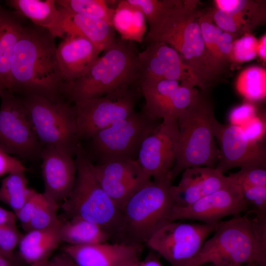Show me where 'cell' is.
<instances>
[{"instance_id": "obj_1", "label": "cell", "mask_w": 266, "mask_h": 266, "mask_svg": "<svg viewBox=\"0 0 266 266\" xmlns=\"http://www.w3.org/2000/svg\"><path fill=\"white\" fill-rule=\"evenodd\" d=\"M55 39L48 29L25 24L11 61L9 90L53 101L65 99Z\"/></svg>"}, {"instance_id": "obj_28", "label": "cell", "mask_w": 266, "mask_h": 266, "mask_svg": "<svg viewBox=\"0 0 266 266\" xmlns=\"http://www.w3.org/2000/svg\"><path fill=\"white\" fill-rule=\"evenodd\" d=\"M112 26L122 39L141 43L147 31L142 11L127 0H118L112 20Z\"/></svg>"}, {"instance_id": "obj_42", "label": "cell", "mask_w": 266, "mask_h": 266, "mask_svg": "<svg viewBox=\"0 0 266 266\" xmlns=\"http://www.w3.org/2000/svg\"><path fill=\"white\" fill-rule=\"evenodd\" d=\"M28 170L20 161L0 149V177L14 171Z\"/></svg>"}, {"instance_id": "obj_43", "label": "cell", "mask_w": 266, "mask_h": 266, "mask_svg": "<svg viewBox=\"0 0 266 266\" xmlns=\"http://www.w3.org/2000/svg\"><path fill=\"white\" fill-rule=\"evenodd\" d=\"M50 261L52 266H79L63 252L55 256Z\"/></svg>"}, {"instance_id": "obj_26", "label": "cell", "mask_w": 266, "mask_h": 266, "mask_svg": "<svg viewBox=\"0 0 266 266\" xmlns=\"http://www.w3.org/2000/svg\"><path fill=\"white\" fill-rule=\"evenodd\" d=\"M24 18L14 10L0 6V80L10 85V66L14 48L25 25Z\"/></svg>"}, {"instance_id": "obj_16", "label": "cell", "mask_w": 266, "mask_h": 266, "mask_svg": "<svg viewBox=\"0 0 266 266\" xmlns=\"http://www.w3.org/2000/svg\"><path fill=\"white\" fill-rule=\"evenodd\" d=\"M138 81L175 80L184 85L197 86L192 70L179 54L164 42L147 43L146 48L138 53Z\"/></svg>"}, {"instance_id": "obj_35", "label": "cell", "mask_w": 266, "mask_h": 266, "mask_svg": "<svg viewBox=\"0 0 266 266\" xmlns=\"http://www.w3.org/2000/svg\"><path fill=\"white\" fill-rule=\"evenodd\" d=\"M59 208L60 204L44 194L26 231L46 229L58 224L61 221L57 215Z\"/></svg>"}, {"instance_id": "obj_7", "label": "cell", "mask_w": 266, "mask_h": 266, "mask_svg": "<svg viewBox=\"0 0 266 266\" xmlns=\"http://www.w3.org/2000/svg\"><path fill=\"white\" fill-rule=\"evenodd\" d=\"M170 179L151 180L120 208L123 242L145 243L165 223L173 205Z\"/></svg>"}, {"instance_id": "obj_5", "label": "cell", "mask_w": 266, "mask_h": 266, "mask_svg": "<svg viewBox=\"0 0 266 266\" xmlns=\"http://www.w3.org/2000/svg\"><path fill=\"white\" fill-rule=\"evenodd\" d=\"M199 0H184V4L173 13L160 32L145 40L164 42L175 49L191 69L200 90H210L221 82L209 69L199 19L205 12Z\"/></svg>"}, {"instance_id": "obj_41", "label": "cell", "mask_w": 266, "mask_h": 266, "mask_svg": "<svg viewBox=\"0 0 266 266\" xmlns=\"http://www.w3.org/2000/svg\"><path fill=\"white\" fill-rule=\"evenodd\" d=\"M257 115L255 106L248 102L234 108L229 115V119L231 124L241 127Z\"/></svg>"}, {"instance_id": "obj_39", "label": "cell", "mask_w": 266, "mask_h": 266, "mask_svg": "<svg viewBox=\"0 0 266 266\" xmlns=\"http://www.w3.org/2000/svg\"><path fill=\"white\" fill-rule=\"evenodd\" d=\"M44 196L43 193H38L30 188L28 197L16 213V217L23 229L26 231L34 211Z\"/></svg>"}, {"instance_id": "obj_34", "label": "cell", "mask_w": 266, "mask_h": 266, "mask_svg": "<svg viewBox=\"0 0 266 266\" xmlns=\"http://www.w3.org/2000/svg\"><path fill=\"white\" fill-rule=\"evenodd\" d=\"M57 5L72 11L104 21L112 26L115 8L104 0H55Z\"/></svg>"}, {"instance_id": "obj_33", "label": "cell", "mask_w": 266, "mask_h": 266, "mask_svg": "<svg viewBox=\"0 0 266 266\" xmlns=\"http://www.w3.org/2000/svg\"><path fill=\"white\" fill-rule=\"evenodd\" d=\"M235 86L238 92L250 101L264 99L266 97V69L252 66L243 69L236 78Z\"/></svg>"}, {"instance_id": "obj_27", "label": "cell", "mask_w": 266, "mask_h": 266, "mask_svg": "<svg viewBox=\"0 0 266 266\" xmlns=\"http://www.w3.org/2000/svg\"><path fill=\"white\" fill-rule=\"evenodd\" d=\"M62 221L51 228L27 232L22 235L18 246L22 258L30 265L48 260L49 257L61 241Z\"/></svg>"}, {"instance_id": "obj_17", "label": "cell", "mask_w": 266, "mask_h": 266, "mask_svg": "<svg viewBox=\"0 0 266 266\" xmlns=\"http://www.w3.org/2000/svg\"><path fill=\"white\" fill-rule=\"evenodd\" d=\"M137 83L145 100L143 108L162 120L177 119L199 90L175 80H140Z\"/></svg>"}, {"instance_id": "obj_38", "label": "cell", "mask_w": 266, "mask_h": 266, "mask_svg": "<svg viewBox=\"0 0 266 266\" xmlns=\"http://www.w3.org/2000/svg\"><path fill=\"white\" fill-rule=\"evenodd\" d=\"M22 236L15 225H0V253L6 257L14 258V250Z\"/></svg>"}, {"instance_id": "obj_10", "label": "cell", "mask_w": 266, "mask_h": 266, "mask_svg": "<svg viewBox=\"0 0 266 266\" xmlns=\"http://www.w3.org/2000/svg\"><path fill=\"white\" fill-rule=\"evenodd\" d=\"M215 227L216 224L168 222L145 243L171 266H189Z\"/></svg>"}, {"instance_id": "obj_15", "label": "cell", "mask_w": 266, "mask_h": 266, "mask_svg": "<svg viewBox=\"0 0 266 266\" xmlns=\"http://www.w3.org/2000/svg\"><path fill=\"white\" fill-rule=\"evenodd\" d=\"M214 135L219 152L215 168L222 173L236 167L259 166L266 168L264 143L249 141L240 126L224 124L216 118L212 122Z\"/></svg>"}, {"instance_id": "obj_49", "label": "cell", "mask_w": 266, "mask_h": 266, "mask_svg": "<svg viewBox=\"0 0 266 266\" xmlns=\"http://www.w3.org/2000/svg\"><path fill=\"white\" fill-rule=\"evenodd\" d=\"M5 89H6L3 83L0 80V94Z\"/></svg>"}, {"instance_id": "obj_31", "label": "cell", "mask_w": 266, "mask_h": 266, "mask_svg": "<svg viewBox=\"0 0 266 266\" xmlns=\"http://www.w3.org/2000/svg\"><path fill=\"white\" fill-rule=\"evenodd\" d=\"M5 2L24 18L48 30L54 24L59 13L55 0H8Z\"/></svg>"}, {"instance_id": "obj_40", "label": "cell", "mask_w": 266, "mask_h": 266, "mask_svg": "<svg viewBox=\"0 0 266 266\" xmlns=\"http://www.w3.org/2000/svg\"><path fill=\"white\" fill-rule=\"evenodd\" d=\"M245 135L250 141L264 143L266 134V125L264 119L257 115L244 125L241 126Z\"/></svg>"}, {"instance_id": "obj_32", "label": "cell", "mask_w": 266, "mask_h": 266, "mask_svg": "<svg viewBox=\"0 0 266 266\" xmlns=\"http://www.w3.org/2000/svg\"><path fill=\"white\" fill-rule=\"evenodd\" d=\"M25 172L17 171L7 174L0 186V201L8 205L15 215L25 201L30 190Z\"/></svg>"}, {"instance_id": "obj_24", "label": "cell", "mask_w": 266, "mask_h": 266, "mask_svg": "<svg viewBox=\"0 0 266 266\" xmlns=\"http://www.w3.org/2000/svg\"><path fill=\"white\" fill-rule=\"evenodd\" d=\"M101 52L88 39L66 36L57 46V56L64 82L73 81L86 73Z\"/></svg>"}, {"instance_id": "obj_21", "label": "cell", "mask_w": 266, "mask_h": 266, "mask_svg": "<svg viewBox=\"0 0 266 266\" xmlns=\"http://www.w3.org/2000/svg\"><path fill=\"white\" fill-rule=\"evenodd\" d=\"M40 159L43 193L60 205L69 196L74 186L76 174L75 160L73 156L52 147H43Z\"/></svg>"}, {"instance_id": "obj_8", "label": "cell", "mask_w": 266, "mask_h": 266, "mask_svg": "<svg viewBox=\"0 0 266 266\" xmlns=\"http://www.w3.org/2000/svg\"><path fill=\"white\" fill-rule=\"evenodd\" d=\"M162 120L144 108L98 133L83 149L94 165L122 160H136L143 139Z\"/></svg>"}, {"instance_id": "obj_12", "label": "cell", "mask_w": 266, "mask_h": 266, "mask_svg": "<svg viewBox=\"0 0 266 266\" xmlns=\"http://www.w3.org/2000/svg\"><path fill=\"white\" fill-rule=\"evenodd\" d=\"M136 102V93L130 88L74 103L79 142L126 118L135 111Z\"/></svg>"}, {"instance_id": "obj_19", "label": "cell", "mask_w": 266, "mask_h": 266, "mask_svg": "<svg viewBox=\"0 0 266 266\" xmlns=\"http://www.w3.org/2000/svg\"><path fill=\"white\" fill-rule=\"evenodd\" d=\"M209 9L213 22L236 38L251 32L266 22L264 0H215Z\"/></svg>"}, {"instance_id": "obj_20", "label": "cell", "mask_w": 266, "mask_h": 266, "mask_svg": "<svg viewBox=\"0 0 266 266\" xmlns=\"http://www.w3.org/2000/svg\"><path fill=\"white\" fill-rule=\"evenodd\" d=\"M142 247L140 243L100 242L66 245L63 252L79 266H137Z\"/></svg>"}, {"instance_id": "obj_37", "label": "cell", "mask_w": 266, "mask_h": 266, "mask_svg": "<svg viewBox=\"0 0 266 266\" xmlns=\"http://www.w3.org/2000/svg\"><path fill=\"white\" fill-rule=\"evenodd\" d=\"M231 181L238 186L256 185L266 186V168L259 166H248L240 168L228 176Z\"/></svg>"}, {"instance_id": "obj_4", "label": "cell", "mask_w": 266, "mask_h": 266, "mask_svg": "<svg viewBox=\"0 0 266 266\" xmlns=\"http://www.w3.org/2000/svg\"><path fill=\"white\" fill-rule=\"evenodd\" d=\"M215 118L210 90H199L177 119L179 137L171 182L188 168L216 167L219 152L212 129Z\"/></svg>"}, {"instance_id": "obj_47", "label": "cell", "mask_w": 266, "mask_h": 266, "mask_svg": "<svg viewBox=\"0 0 266 266\" xmlns=\"http://www.w3.org/2000/svg\"><path fill=\"white\" fill-rule=\"evenodd\" d=\"M200 266H257L255 265H233V266H218V265H215L211 263H207L205 264L204 265H202Z\"/></svg>"}, {"instance_id": "obj_6", "label": "cell", "mask_w": 266, "mask_h": 266, "mask_svg": "<svg viewBox=\"0 0 266 266\" xmlns=\"http://www.w3.org/2000/svg\"><path fill=\"white\" fill-rule=\"evenodd\" d=\"M75 180L69 196L60 204L67 219L80 218L103 229L111 236L121 237L120 208L99 183L94 164L82 144L75 154Z\"/></svg>"}, {"instance_id": "obj_25", "label": "cell", "mask_w": 266, "mask_h": 266, "mask_svg": "<svg viewBox=\"0 0 266 266\" xmlns=\"http://www.w3.org/2000/svg\"><path fill=\"white\" fill-rule=\"evenodd\" d=\"M206 52L208 66L221 82L232 69L231 53L233 42L236 38L224 32L213 22L209 10H205L199 19Z\"/></svg>"}, {"instance_id": "obj_9", "label": "cell", "mask_w": 266, "mask_h": 266, "mask_svg": "<svg viewBox=\"0 0 266 266\" xmlns=\"http://www.w3.org/2000/svg\"><path fill=\"white\" fill-rule=\"evenodd\" d=\"M21 100L42 148L54 147L75 156L81 143L71 102L36 96H24Z\"/></svg>"}, {"instance_id": "obj_11", "label": "cell", "mask_w": 266, "mask_h": 266, "mask_svg": "<svg viewBox=\"0 0 266 266\" xmlns=\"http://www.w3.org/2000/svg\"><path fill=\"white\" fill-rule=\"evenodd\" d=\"M0 98V149L29 161L40 159L42 147L21 99L8 89Z\"/></svg>"}, {"instance_id": "obj_2", "label": "cell", "mask_w": 266, "mask_h": 266, "mask_svg": "<svg viewBox=\"0 0 266 266\" xmlns=\"http://www.w3.org/2000/svg\"><path fill=\"white\" fill-rule=\"evenodd\" d=\"M238 215L216 224L189 266L207 263L218 266H266V218Z\"/></svg>"}, {"instance_id": "obj_18", "label": "cell", "mask_w": 266, "mask_h": 266, "mask_svg": "<svg viewBox=\"0 0 266 266\" xmlns=\"http://www.w3.org/2000/svg\"><path fill=\"white\" fill-rule=\"evenodd\" d=\"M94 169L102 188L119 208L151 180L136 160H117L94 164Z\"/></svg>"}, {"instance_id": "obj_13", "label": "cell", "mask_w": 266, "mask_h": 266, "mask_svg": "<svg viewBox=\"0 0 266 266\" xmlns=\"http://www.w3.org/2000/svg\"><path fill=\"white\" fill-rule=\"evenodd\" d=\"M179 129L177 119L165 118L142 140L137 162L153 180L170 179L175 163Z\"/></svg>"}, {"instance_id": "obj_45", "label": "cell", "mask_w": 266, "mask_h": 266, "mask_svg": "<svg viewBox=\"0 0 266 266\" xmlns=\"http://www.w3.org/2000/svg\"><path fill=\"white\" fill-rule=\"evenodd\" d=\"M137 266H164L154 253L149 254L143 260H140Z\"/></svg>"}, {"instance_id": "obj_48", "label": "cell", "mask_w": 266, "mask_h": 266, "mask_svg": "<svg viewBox=\"0 0 266 266\" xmlns=\"http://www.w3.org/2000/svg\"><path fill=\"white\" fill-rule=\"evenodd\" d=\"M47 261L48 260L34 263L31 264L30 266H45L46 263Z\"/></svg>"}, {"instance_id": "obj_3", "label": "cell", "mask_w": 266, "mask_h": 266, "mask_svg": "<svg viewBox=\"0 0 266 266\" xmlns=\"http://www.w3.org/2000/svg\"><path fill=\"white\" fill-rule=\"evenodd\" d=\"M138 53L133 42L115 38L86 73L64 82L63 98L74 103L131 88L138 80Z\"/></svg>"}, {"instance_id": "obj_36", "label": "cell", "mask_w": 266, "mask_h": 266, "mask_svg": "<svg viewBox=\"0 0 266 266\" xmlns=\"http://www.w3.org/2000/svg\"><path fill=\"white\" fill-rule=\"evenodd\" d=\"M258 40L251 33L243 35L233 40L231 58L232 68L257 56Z\"/></svg>"}, {"instance_id": "obj_23", "label": "cell", "mask_w": 266, "mask_h": 266, "mask_svg": "<svg viewBox=\"0 0 266 266\" xmlns=\"http://www.w3.org/2000/svg\"><path fill=\"white\" fill-rule=\"evenodd\" d=\"M177 185H171L173 206H185L222 188L230 181L215 168L194 167L185 169Z\"/></svg>"}, {"instance_id": "obj_44", "label": "cell", "mask_w": 266, "mask_h": 266, "mask_svg": "<svg viewBox=\"0 0 266 266\" xmlns=\"http://www.w3.org/2000/svg\"><path fill=\"white\" fill-rule=\"evenodd\" d=\"M16 220V215L13 212L0 206V225H15Z\"/></svg>"}, {"instance_id": "obj_22", "label": "cell", "mask_w": 266, "mask_h": 266, "mask_svg": "<svg viewBox=\"0 0 266 266\" xmlns=\"http://www.w3.org/2000/svg\"><path fill=\"white\" fill-rule=\"evenodd\" d=\"M59 13L48 29L55 37L78 36L92 42L100 51H104L115 39L113 27L101 20L72 11L57 5Z\"/></svg>"}, {"instance_id": "obj_30", "label": "cell", "mask_w": 266, "mask_h": 266, "mask_svg": "<svg viewBox=\"0 0 266 266\" xmlns=\"http://www.w3.org/2000/svg\"><path fill=\"white\" fill-rule=\"evenodd\" d=\"M143 13L149 30L144 40L157 34L169 17L184 3V0H127Z\"/></svg>"}, {"instance_id": "obj_14", "label": "cell", "mask_w": 266, "mask_h": 266, "mask_svg": "<svg viewBox=\"0 0 266 266\" xmlns=\"http://www.w3.org/2000/svg\"><path fill=\"white\" fill-rule=\"evenodd\" d=\"M230 180L222 188L189 205H173L169 221L189 219L216 224L227 216L234 217L243 212L250 213L249 205L243 198L239 186Z\"/></svg>"}, {"instance_id": "obj_50", "label": "cell", "mask_w": 266, "mask_h": 266, "mask_svg": "<svg viewBox=\"0 0 266 266\" xmlns=\"http://www.w3.org/2000/svg\"><path fill=\"white\" fill-rule=\"evenodd\" d=\"M0 255H2L0 253Z\"/></svg>"}, {"instance_id": "obj_29", "label": "cell", "mask_w": 266, "mask_h": 266, "mask_svg": "<svg viewBox=\"0 0 266 266\" xmlns=\"http://www.w3.org/2000/svg\"><path fill=\"white\" fill-rule=\"evenodd\" d=\"M110 235L100 226L80 218H72L62 221L61 242L70 245H82L106 242Z\"/></svg>"}, {"instance_id": "obj_46", "label": "cell", "mask_w": 266, "mask_h": 266, "mask_svg": "<svg viewBox=\"0 0 266 266\" xmlns=\"http://www.w3.org/2000/svg\"><path fill=\"white\" fill-rule=\"evenodd\" d=\"M266 35L264 34L261 38L258 40L257 48V55L260 60L263 62H266Z\"/></svg>"}]
</instances>
